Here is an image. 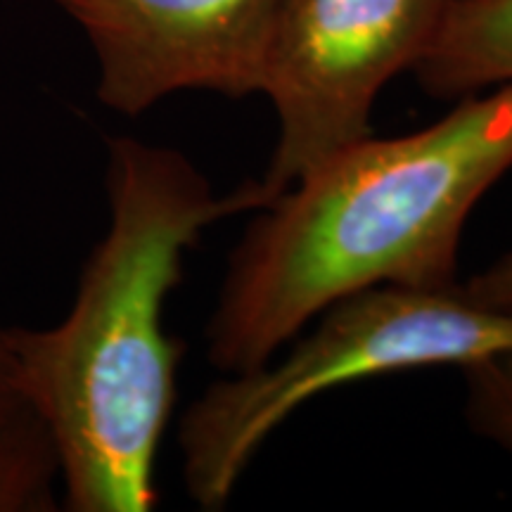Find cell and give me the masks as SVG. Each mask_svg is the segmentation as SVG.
<instances>
[{"label": "cell", "instance_id": "obj_1", "mask_svg": "<svg viewBox=\"0 0 512 512\" xmlns=\"http://www.w3.org/2000/svg\"><path fill=\"white\" fill-rule=\"evenodd\" d=\"M110 228L83 266L67 318L8 328L19 373L46 415L72 512H147L159 503L157 451L176 403L181 344L164 304L183 256L214 223L275 197L261 181L216 195L183 152L112 138Z\"/></svg>", "mask_w": 512, "mask_h": 512}, {"label": "cell", "instance_id": "obj_8", "mask_svg": "<svg viewBox=\"0 0 512 512\" xmlns=\"http://www.w3.org/2000/svg\"><path fill=\"white\" fill-rule=\"evenodd\" d=\"M472 430L512 456V351L463 366Z\"/></svg>", "mask_w": 512, "mask_h": 512}, {"label": "cell", "instance_id": "obj_4", "mask_svg": "<svg viewBox=\"0 0 512 512\" xmlns=\"http://www.w3.org/2000/svg\"><path fill=\"white\" fill-rule=\"evenodd\" d=\"M448 0H278L259 93L278 114L266 185L285 192L320 162L373 136L377 95L413 69L441 27Z\"/></svg>", "mask_w": 512, "mask_h": 512}, {"label": "cell", "instance_id": "obj_3", "mask_svg": "<svg viewBox=\"0 0 512 512\" xmlns=\"http://www.w3.org/2000/svg\"><path fill=\"white\" fill-rule=\"evenodd\" d=\"M285 356L233 373L181 420L183 475L200 508L233 496L261 444L306 401L339 384L427 366H470L512 351V311L486 309L463 287H368L330 304Z\"/></svg>", "mask_w": 512, "mask_h": 512}, {"label": "cell", "instance_id": "obj_9", "mask_svg": "<svg viewBox=\"0 0 512 512\" xmlns=\"http://www.w3.org/2000/svg\"><path fill=\"white\" fill-rule=\"evenodd\" d=\"M463 287V292L472 302L486 309L512 311V252L496 259L482 273L472 275Z\"/></svg>", "mask_w": 512, "mask_h": 512}, {"label": "cell", "instance_id": "obj_6", "mask_svg": "<svg viewBox=\"0 0 512 512\" xmlns=\"http://www.w3.org/2000/svg\"><path fill=\"white\" fill-rule=\"evenodd\" d=\"M60 489L55 434L22 380L8 328H0V512H55Z\"/></svg>", "mask_w": 512, "mask_h": 512}, {"label": "cell", "instance_id": "obj_2", "mask_svg": "<svg viewBox=\"0 0 512 512\" xmlns=\"http://www.w3.org/2000/svg\"><path fill=\"white\" fill-rule=\"evenodd\" d=\"M512 169V83L399 138H363L254 211L207 328L209 361L245 373L330 304L368 287H456L472 209Z\"/></svg>", "mask_w": 512, "mask_h": 512}, {"label": "cell", "instance_id": "obj_7", "mask_svg": "<svg viewBox=\"0 0 512 512\" xmlns=\"http://www.w3.org/2000/svg\"><path fill=\"white\" fill-rule=\"evenodd\" d=\"M413 72L437 98H467L512 83V0H448Z\"/></svg>", "mask_w": 512, "mask_h": 512}, {"label": "cell", "instance_id": "obj_5", "mask_svg": "<svg viewBox=\"0 0 512 512\" xmlns=\"http://www.w3.org/2000/svg\"><path fill=\"white\" fill-rule=\"evenodd\" d=\"M98 60V98L136 117L178 91L259 93L278 0H55Z\"/></svg>", "mask_w": 512, "mask_h": 512}]
</instances>
